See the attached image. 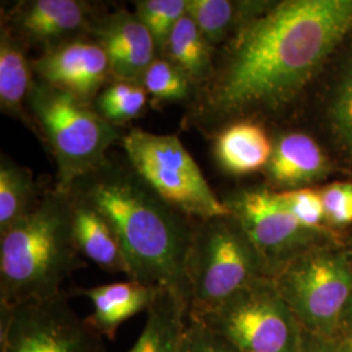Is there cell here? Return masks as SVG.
<instances>
[{
	"label": "cell",
	"mask_w": 352,
	"mask_h": 352,
	"mask_svg": "<svg viewBox=\"0 0 352 352\" xmlns=\"http://www.w3.org/2000/svg\"><path fill=\"white\" fill-rule=\"evenodd\" d=\"M352 29V0H286L239 29L199 89L190 122L212 126L287 103Z\"/></svg>",
	"instance_id": "6da1fadb"
},
{
	"label": "cell",
	"mask_w": 352,
	"mask_h": 352,
	"mask_svg": "<svg viewBox=\"0 0 352 352\" xmlns=\"http://www.w3.org/2000/svg\"><path fill=\"white\" fill-rule=\"evenodd\" d=\"M69 193L109 218L122 243L129 279L170 292L189 308L193 219L164 201L129 164L111 160L77 180Z\"/></svg>",
	"instance_id": "7a4b0ae2"
},
{
	"label": "cell",
	"mask_w": 352,
	"mask_h": 352,
	"mask_svg": "<svg viewBox=\"0 0 352 352\" xmlns=\"http://www.w3.org/2000/svg\"><path fill=\"white\" fill-rule=\"evenodd\" d=\"M84 265L69 193L45 190L25 217L0 234V304L58 296L64 280Z\"/></svg>",
	"instance_id": "3957f363"
},
{
	"label": "cell",
	"mask_w": 352,
	"mask_h": 352,
	"mask_svg": "<svg viewBox=\"0 0 352 352\" xmlns=\"http://www.w3.org/2000/svg\"><path fill=\"white\" fill-rule=\"evenodd\" d=\"M28 111L56 164L54 188L63 193L107 164V151L120 139L116 126L91 103L37 77L28 97Z\"/></svg>",
	"instance_id": "277c9868"
},
{
	"label": "cell",
	"mask_w": 352,
	"mask_h": 352,
	"mask_svg": "<svg viewBox=\"0 0 352 352\" xmlns=\"http://www.w3.org/2000/svg\"><path fill=\"white\" fill-rule=\"evenodd\" d=\"M190 315L215 311L261 278H272L234 217L193 219L187 258Z\"/></svg>",
	"instance_id": "5b68a950"
},
{
	"label": "cell",
	"mask_w": 352,
	"mask_h": 352,
	"mask_svg": "<svg viewBox=\"0 0 352 352\" xmlns=\"http://www.w3.org/2000/svg\"><path fill=\"white\" fill-rule=\"evenodd\" d=\"M126 160L135 173L164 201L190 219L230 215L199 164L176 135L132 129L122 138Z\"/></svg>",
	"instance_id": "8992f818"
},
{
	"label": "cell",
	"mask_w": 352,
	"mask_h": 352,
	"mask_svg": "<svg viewBox=\"0 0 352 352\" xmlns=\"http://www.w3.org/2000/svg\"><path fill=\"white\" fill-rule=\"evenodd\" d=\"M273 279L302 330L338 340L352 296V261L347 253L316 247L292 260Z\"/></svg>",
	"instance_id": "52a82bcc"
},
{
	"label": "cell",
	"mask_w": 352,
	"mask_h": 352,
	"mask_svg": "<svg viewBox=\"0 0 352 352\" xmlns=\"http://www.w3.org/2000/svg\"><path fill=\"white\" fill-rule=\"evenodd\" d=\"M199 317L240 352H298L300 346L302 327L273 278L257 279Z\"/></svg>",
	"instance_id": "ba28073f"
},
{
	"label": "cell",
	"mask_w": 352,
	"mask_h": 352,
	"mask_svg": "<svg viewBox=\"0 0 352 352\" xmlns=\"http://www.w3.org/2000/svg\"><path fill=\"white\" fill-rule=\"evenodd\" d=\"M0 352H104V343L62 292L45 300L0 304Z\"/></svg>",
	"instance_id": "9c48e42d"
},
{
	"label": "cell",
	"mask_w": 352,
	"mask_h": 352,
	"mask_svg": "<svg viewBox=\"0 0 352 352\" xmlns=\"http://www.w3.org/2000/svg\"><path fill=\"white\" fill-rule=\"evenodd\" d=\"M225 204L253 247L261 256L273 278L286 265L312 248L321 232L302 226L269 189H244L230 196Z\"/></svg>",
	"instance_id": "30bf717a"
},
{
	"label": "cell",
	"mask_w": 352,
	"mask_h": 352,
	"mask_svg": "<svg viewBox=\"0 0 352 352\" xmlns=\"http://www.w3.org/2000/svg\"><path fill=\"white\" fill-rule=\"evenodd\" d=\"M39 80L91 103L111 76L109 58L90 38H75L33 60Z\"/></svg>",
	"instance_id": "8fae6325"
},
{
	"label": "cell",
	"mask_w": 352,
	"mask_h": 352,
	"mask_svg": "<svg viewBox=\"0 0 352 352\" xmlns=\"http://www.w3.org/2000/svg\"><path fill=\"white\" fill-rule=\"evenodd\" d=\"M88 34L106 52L115 81L141 84L145 71L157 59L154 38L136 12L122 8L94 16Z\"/></svg>",
	"instance_id": "7c38bea8"
},
{
	"label": "cell",
	"mask_w": 352,
	"mask_h": 352,
	"mask_svg": "<svg viewBox=\"0 0 352 352\" xmlns=\"http://www.w3.org/2000/svg\"><path fill=\"white\" fill-rule=\"evenodd\" d=\"M94 16L85 1L32 0L17 3L6 24L26 46H41L45 52L87 34Z\"/></svg>",
	"instance_id": "4fadbf2b"
},
{
	"label": "cell",
	"mask_w": 352,
	"mask_h": 352,
	"mask_svg": "<svg viewBox=\"0 0 352 352\" xmlns=\"http://www.w3.org/2000/svg\"><path fill=\"white\" fill-rule=\"evenodd\" d=\"M75 294L91 302L93 312L87 318L90 327L103 338L113 340L118 329L126 320L141 312H148L160 289L128 279L126 282L76 289Z\"/></svg>",
	"instance_id": "5bb4252c"
},
{
	"label": "cell",
	"mask_w": 352,
	"mask_h": 352,
	"mask_svg": "<svg viewBox=\"0 0 352 352\" xmlns=\"http://www.w3.org/2000/svg\"><path fill=\"white\" fill-rule=\"evenodd\" d=\"M69 196L74 236L82 258H88L106 272L123 273L128 277L124 251L109 218L90 202L72 193Z\"/></svg>",
	"instance_id": "9a60e30c"
},
{
	"label": "cell",
	"mask_w": 352,
	"mask_h": 352,
	"mask_svg": "<svg viewBox=\"0 0 352 352\" xmlns=\"http://www.w3.org/2000/svg\"><path fill=\"white\" fill-rule=\"evenodd\" d=\"M28 46L7 24L0 30V109L34 131L28 111V97L34 84L33 60L26 55Z\"/></svg>",
	"instance_id": "2e32d148"
},
{
	"label": "cell",
	"mask_w": 352,
	"mask_h": 352,
	"mask_svg": "<svg viewBox=\"0 0 352 352\" xmlns=\"http://www.w3.org/2000/svg\"><path fill=\"white\" fill-rule=\"evenodd\" d=\"M267 175L282 187L302 188L327 174V161L315 140L304 133H287L273 146Z\"/></svg>",
	"instance_id": "e0dca14e"
},
{
	"label": "cell",
	"mask_w": 352,
	"mask_h": 352,
	"mask_svg": "<svg viewBox=\"0 0 352 352\" xmlns=\"http://www.w3.org/2000/svg\"><path fill=\"white\" fill-rule=\"evenodd\" d=\"M214 153L225 171L247 175L267 167L273 145L263 126L253 122H238L217 135Z\"/></svg>",
	"instance_id": "ac0fdd59"
},
{
	"label": "cell",
	"mask_w": 352,
	"mask_h": 352,
	"mask_svg": "<svg viewBox=\"0 0 352 352\" xmlns=\"http://www.w3.org/2000/svg\"><path fill=\"white\" fill-rule=\"evenodd\" d=\"M162 54L197 89L213 76V47L187 13L176 24Z\"/></svg>",
	"instance_id": "d6986e66"
},
{
	"label": "cell",
	"mask_w": 352,
	"mask_h": 352,
	"mask_svg": "<svg viewBox=\"0 0 352 352\" xmlns=\"http://www.w3.org/2000/svg\"><path fill=\"white\" fill-rule=\"evenodd\" d=\"M189 308L170 292L160 291L146 312L145 325L128 352H179Z\"/></svg>",
	"instance_id": "ffe728a7"
},
{
	"label": "cell",
	"mask_w": 352,
	"mask_h": 352,
	"mask_svg": "<svg viewBox=\"0 0 352 352\" xmlns=\"http://www.w3.org/2000/svg\"><path fill=\"white\" fill-rule=\"evenodd\" d=\"M33 173L6 154L0 158V234L25 217L42 197Z\"/></svg>",
	"instance_id": "44dd1931"
},
{
	"label": "cell",
	"mask_w": 352,
	"mask_h": 352,
	"mask_svg": "<svg viewBox=\"0 0 352 352\" xmlns=\"http://www.w3.org/2000/svg\"><path fill=\"white\" fill-rule=\"evenodd\" d=\"M258 4L230 0H187V14L201 30L204 37L215 47L225 42L240 24L245 25L260 13L251 12Z\"/></svg>",
	"instance_id": "7402d4cb"
},
{
	"label": "cell",
	"mask_w": 352,
	"mask_h": 352,
	"mask_svg": "<svg viewBox=\"0 0 352 352\" xmlns=\"http://www.w3.org/2000/svg\"><path fill=\"white\" fill-rule=\"evenodd\" d=\"M148 91L139 82L113 81L96 98V109L113 126L138 118L145 110Z\"/></svg>",
	"instance_id": "603a6c76"
},
{
	"label": "cell",
	"mask_w": 352,
	"mask_h": 352,
	"mask_svg": "<svg viewBox=\"0 0 352 352\" xmlns=\"http://www.w3.org/2000/svg\"><path fill=\"white\" fill-rule=\"evenodd\" d=\"M135 8L162 54L176 24L187 13V0H139L135 1Z\"/></svg>",
	"instance_id": "cb8c5ba5"
},
{
	"label": "cell",
	"mask_w": 352,
	"mask_h": 352,
	"mask_svg": "<svg viewBox=\"0 0 352 352\" xmlns=\"http://www.w3.org/2000/svg\"><path fill=\"white\" fill-rule=\"evenodd\" d=\"M141 84L155 100L164 102L187 100L193 87L180 69L164 58H157L148 67Z\"/></svg>",
	"instance_id": "d4e9b609"
},
{
	"label": "cell",
	"mask_w": 352,
	"mask_h": 352,
	"mask_svg": "<svg viewBox=\"0 0 352 352\" xmlns=\"http://www.w3.org/2000/svg\"><path fill=\"white\" fill-rule=\"evenodd\" d=\"M276 195L279 202L295 215L302 226L322 234L327 221L321 192L316 189L298 188L276 192Z\"/></svg>",
	"instance_id": "484cf974"
},
{
	"label": "cell",
	"mask_w": 352,
	"mask_h": 352,
	"mask_svg": "<svg viewBox=\"0 0 352 352\" xmlns=\"http://www.w3.org/2000/svg\"><path fill=\"white\" fill-rule=\"evenodd\" d=\"M179 352H240L199 316L188 314Z\"/></svg>",
	"instance_id": "4316f807"
},
{
	"label": "cell",
	"mask_w": 352,
	"mask_h": 352,
	"mask_svg": "<svg viewBox=\"0 0 352 352\" xmlns=\"http://www.w3.org/2000/svg\"><path fill=\"white\" fill-rule=\"evenodd\" d=\"M327 221L346 226L352 223V183H334L321 190Z\"/></svg>",
	"instance_id": "83f0119b"
},
{
	"label": "cell",
	"mask_w": 352,
	"mask_h": 352,
	"mask_svg": "<svg viewBox=\"0 0 352 352\" xmlns=\"http://www.w3.org/2000/svg\"><path fill=\"white\" fill-rule=\"evenodd\" d=\"M331 119L340 139L352 148V93L336 96L331 106Z\"/></svg>",
	"instance_id": "f1b7e54d"
},
{
	"label": "cell",
	"mask_w": 352,
	"mask_h": 352,
	"mask_svg": "<svg viewBox=\"0 0 352 352\" xmlns=\"http://www.w3.org/2000/svg\"><path fill=\"white\" fill-rule=\"evenodd\" d=\"M298 352H344L340 342L336 340H327L324 337L316 336L309 331L302 330V340Z\"/></svg>",
	"instance_id": "f546056e"
},
{
	"label": "cell",
	"mask_w": 352,
	"mask_h": 352,
	"mask_svg": "<svg viewBox=\"0 0 352 352\" xmlns=\"http://www.w3.org/2000/svg\"><path fill=\"white\" fill-rule=\"evenodd\" d=\"M349 336H352V296L347 308H346L343 318H342V327H340V334L338 340L343 338V337H349Z\"/></svg>",
	"instance_id": "4dcf8cb0"
},
{
	"label": "cell",
	"mask_w": 352,
	"mask_h": 352,
	"mask_svg": "<svg viewBox=\"0 0 352 352\" xmlns=\"http://www.w3.org/2000/svg\"><path fill=\"white\" fill-rule=\"evenodd\" d=\"M352 93V63L347 68L346 74L343 76V80L340 82V89L337 91V94H349Z\"/></svg>",
	"instance_id": "1f68e13d"
},
{
	"label": "cell",
	"mask_w": 352,
	"mask_h": 352,
	"mask_svg": "<svg viewBox=\"0 0 352 352\" xmlns=\"http://www.w3.org/2000/svg\"><path fill=\"white\" fill-rule=\"evenodd\" d=\"M338 342H340V346H342V349H343V351L352 352V336L343 337V338H340Z\"/></svg>",
	"instance_id": "d6a6232c"
}]
</instances>
